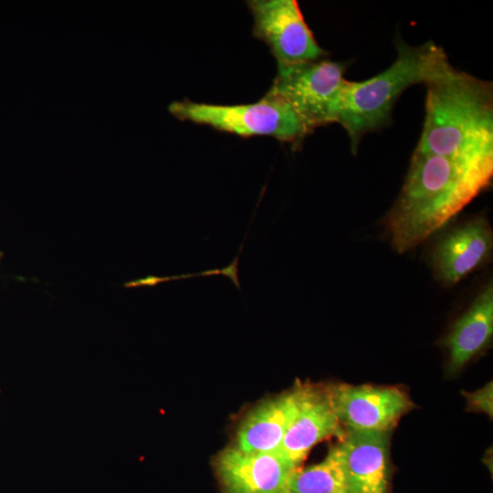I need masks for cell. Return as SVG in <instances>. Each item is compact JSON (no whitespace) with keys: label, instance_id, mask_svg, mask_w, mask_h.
Listing matches in <instances>:
<instances>
[{"label":"cell","instance_id":"obj_3","mask_svg":"<svg viewBox=\"0 0 493 493\" xmlns=\"http://www.w3.org/2000/svg\"><path fill=\"white\" fill-rule=\"evenodd\" d=\"M396 48L397 58L388 68L363 81L347 82L337 123L347 131L354 154L365 134L388 124L404 90L425 85L448 61L433 41L414 47L401 39Z\"/></svg>","mask_w":493,"mask_h":493},{"label":"cell","instance_id":"obj_4","mask_svg":"<svg viewBox=\"0 0 493 493\" xmlns=\"http://www.w3.org/2000/svg\"><path fill=\"white\" fill-rule=\"evenodd\" d=\"M169 110L182 121L207 125L242 137L270 136L299 145L309 134L300 118L286 101L267 94L255 103L236 105L186 100L172 103Z\"/></svg>","mask_w":493,"mask_h":493},{"label":"cell","instance_id":"obj_13","mask_svg":"<svg viewBox=\"0 0 493 493\" xmlns=\"http://www.w3.org/2000/svg\"><path fill=\"white\" fill-rule=\"evenodd\" d=\"M493 335V285L488 283L467 310L454 323L444 345L448 351V372L461 371L489 346Z\"/></svg>","mask_w":493,"mask_h":493},{"label":"cell","instance_id":"obj_16","mask_svg":"<svg viewBox=\"0 0 493 493\" xmlns=\"http://www.w3.org/2000/svg\"><path fill=\"white\" fill-rule=\"evenodd\" d=\"M215 275H223L222 268L221 269H217V268L209 269V270H205L198 273L173 276V277H169V278H155V277L149 276L146 278H142V279H139L137 281L131 282V286H143V285L152 286L159 282H163L164 280L183 279V278H189L208 277V276H215Z\"/></svg>","mask_w":493,"mask_h":493},{"label":"cell","instance_id":"obj_10","mask_svg":"<svg viewBox=\"0 0 493 493\" xmlns=\"http://www.w3.org/2000/svg\"><path fill=\"white\" fill-rule=\"evenodd\" d=\"M299 384V407L298 414L276 449L296 467L306 458L320 442L344 434L333 409L327 386Z\"/></svg>","mask_w":493,"mask_h":493},{"label":"cell","instance_id":"obj_17","mask_svg":"<svg viewBox=\"0 0 493 493\" xmlns=\"http://www.w3.org/2000/svg\"><path fill=\"white\" fill-rule=\"evenodd\" d=\"M244 242L241 244L240 249L237 253V255L235 257L234 260L226 267H223V276H226L229 278L234 285L240 290L241 286L239 283L238 278V262H239V257L240 253L243 249Z\"/></svg>","mask_w":493,"mask_h":493},{"label":"cell","instance_id":"obj_2","mask_svg":"<svg viewBox=\"0 0 493 493\" xmlns=\"http://www.w3.org/2000/svg\"><path fill=\"white\" fill-rule=\"evenodd\" d=\"M425 116L415 152L493 156L492 82L446 61L425 84Z\"/></svg>","mask_w":493,"mask_h":493},{"label":"cell","instance_id":"obj_14","mask_svg":"<svg viewBox=\"0 0 493 493\" xmlns=\"http://www.w3.org/2000/svg\"><path fill=\"white\" fill-rule=\"evenodd\" d=\"M287 493H349L345 471L335 447L330 448L322 461L296 468Z\"/></svg>","mask_w":493,"mask_h":493},{"label":"cell","instance_id":"obj_11","mask_svg":"<svg viewBox=\"0 0 493 493\" xmlns=\"http://www.w3.org/2000/svg\"><path fill=\"white\" fill-rule=\"evenodd\" d=\"M493 233L488 221L478 216L446 232L435 245L431 262L435 278L455 285L487 261L492 252Z\"/></svg>","mask_w":493,"mask_h":493},{"label":"cell","instance_id":"obj_12","mask_svg":"<svg viewBox=\"0 0 493 493\" xmlns=\"http://www.w3.org/2000/svg\"><path fill=\"white\" fill-rule=\"evenodd\" d=\"M299 407V384L252 409L241 422L234 446L246 452H268L281 444Z\"/></svg>","mask_w":493,"mask_h":493},{"label":"cell","instance_id":"obj_8","mask_svg":"<svg viewBox=\"0 0 493 493\" xmlns=\"http://www.w3.org/2000/svg\"><path fill=\"white\" fill-rule=\"evenodd\" d=\"M298 467L277 450L246 452L234 446L219 452L214 460L222 493H287Z\"/></svg>","mask_w":493,"mask_h":493},{"label":"cell","instance_id":"obj_5","mask_svg":"<svg viewBox=\"0 0 493 493\" xmlns=\"http://www.w3.org/2000/svg\"><path fill=\"white\" fill-rule=\"evenodd\" d=\"M345 71L344 63L326 58L278 66L266 94L286 101L311 133L338 121L348 82Z\"/></svg>","mask_w":493,"mask_h":493},{"label":"cell","instance_id":"obj_7","mask_svg":"<svg viewBox=\"0 0 493 493\" xmlns=\"http://www.w3.org/2000/svg\"><path fill=\"white\" fill-rule=\"evenodd\" d=\"M253 35L265 42L277 66L324 58L327 52L319 46L295 0H249Z\"/></svg>","mask_w":493,"mask_h":493},{"label":"cell","instance_id":"obj_9","mask_svg":"<svg viewBox=\"0 0 493 493\" xmlns=\"http://www.w3.org/2000/svg\"><path fill=\"white\" fill-rule=\"evenodd\" d=\"M344 430L333 446L344 468L349 493H393L392 432Z\"/></svg>","mask_w":493,"mask_h":493},{"label":"cell","instance_id":"obj_6","mask_svg":"<svg viewBox=\"0 0 493 493\" xmlns=\"http://www.w3.org/2000/svg\"><path fill=\"white\" fill-rule=\"evenodd\" d=\"M326 386L335 414L346 430L392 432L415 406L402 386L345 383Z\"/></svg>","mask_w":493,"mask_h":493},{"label":"cell","instance_id":"obj_1","mask_svg":"<svg viewBox=\"0 0 493 493\" xmlns=\"http://www.w3.org/2000/svg\"><path fill=\"white\" fill-rule=\"evenodd\" d=\"M493 156L414 152L402 190L385 218L393 248L405 253L424 242L486 189Z\"/></svg>","mask_w":493,"mask_h":493},{"label":"cell","instance_id":"obj_15","mask_svg":"<svg viewBox=\"0 0 493 493\" xmlns=\"http://www.w3.org/2000/svg\"><path fill=\"white\" fill-rule=\"evenodd\" d=\"M492 382L486 384L483 388H480L473 393H465L463 395L467 399V409L469 411L483 412L489 416H492L493 413V402H492Z\"/></svg>","mask_w":493,"mask_h":493}]
</instances>
